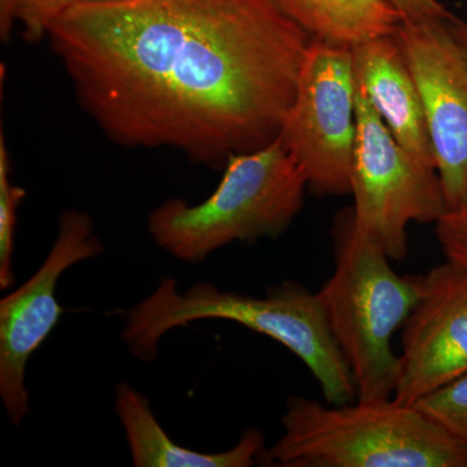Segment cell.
<instances>
[{
    "mask_svg": "<svg viewBox=\"0 0 467 467\" xmlns=\"http://www.w3.org/2000/svg\"><path fill=\"white\" fill-rule=\"evenodd\" d=\"M46 36L110 142L213 169L278 138L313 39L272 0H94Z\"/></svg>",
    "mask_w": 467,
    "mask_h": 467,
    "instance_id": "cell-1",
    "label": "cell"
},
{
    "mask_svg": "<svg viewBox=\"0 0 467 467\" xmlns=\"http://www.w3.org/2000/svg\"><path fill=\"white\" fill-rule=\"evenodd\" d=\"M204 319L235 322L282 344L308 368L327 404L358 399L355 379L318 295L297 282H282L267 288L264 296H251L223 292L204 282L180 292L175 279L164 276L150 296L126 313L121 339L135 358L150 362L169 331Z\"/></svg>",
    "mask_w": 467,
    "mask_h": 467,
    "instance_id": "cell-2",
    "label": "cell"
},
{
    "mask_svg": "<svg viewBox=\"0 0 467 467\" xmlns=\"http://www.w3.org/2000/svg\"><path fill=\"white\" fill-rule=\"evenodd\" d=\"M331 234L334 272L317 295L358 400H386L400 377L393 335L422 296L425 275H398L386 251L359 229L352 207L337 212Z\"/></svg>",
    "mask_w": 467,
    "mask_h": 467,
    "instance_id": "cell-3",
    "label": "cell"
},
{
    "mask_svg": "<svg viewBox=\"0 0 467 467\" xmlns=\"http://www.w3.org/2000/svg\"><path fill=\"white\" fill-rule=\"evenodd\" d=\"M284 434L261 457L276 467H467V445L395 399L322 404L292 396Z\"/></svg>",
    "mask_w": 467,
    "mask_h": 467,
    "instance_id": "cell-4",
    "label": "cell"
},
{
    "mask_svg": "<svg viewBox=\"0 0 467 467\" xmlns=\"http://www.w3.org/2000/svg\"><path fill=\"white\" fill-rule=\"evenodd\" d=\"M306 192L303 169L278 137L263 149L230 156L205 201L169 199L150 212L147 226L174 259L199 264L235 242L279 238L299 216Z\"/></svg>",
    "mask_w": 467,
    "mask_h": 467,
    "instance_id": "cell-5",
    "label": "cell"
},
{
    "mask_svg": "<svg viewBox=\"0 0 467 467\" xmlns=\"http://www.w3.org/2000/svg\"><path fill=\"white\" fill-rule=\"evenodd\" d=\"M358 135V84L352 48L312 39L279 140L303 169L310 192L350 193Z\"/></svg>",
    "mask_w": 467,
    "mask_h": 467,
    "instance_id": "cell-6",
    "label": "cell"
},
{
    "mask_svg": "<svg viewBox=\"0 0 467 467\" xmlns=\"http://www.w3.org/2000/svg\"><path fill=\"white\" fill-rule=\"evenodd\" d=\"M350 195L359 229L392 261L408 254L410 223L435 225L448 209L438 171L395 140L358 88Z\"/></svg>",
    "mask_w": 467,
    "mask_h": 467,
    "instance_id": "cell-7",
    "label": "cell"
},
{
    "mask_svg": "<svg viewBox=\"0 0 467 467\" xmlns=\"http://www.w3.org/2000/svg\"><path fill=\"white\" fill-rule=\"evenodd\" d=\"M103 243L94 234L86 212L66 211L58 220L57 239L32 278L0 300V398L12 425L20 426L29 413L26 386L33 353L57 327L64 308L58 304V279L70 267L95 259Z\"/></svg>",
    "mask_w": 467,
    "mask_h": 467,
    "instance_id": "cell-8",
    "label": "cell"
},
{
    "mask_svg": "<svg viewBox=\"0 0 467 467\" xmlns=\"http://www.w3.org/2000/svg\"><path fill=\"white\" fill-rule=\"evenodd\" d=\"M447 18L402 20L396 36L422 98L448 208L467 196V66Z\"/></svg>",
    "mask_w": 467,
    "mask_h": 467,
    "instance_id": "cell-9",
    "label": "cell"
},
{
    "mask_svg": "<svg viewBox=\"0 0 467 467\" xmlns=\"http://www.w3.org/2000/svg\"><path fill=\"white\" fill-rule=\"evenodd\" d=\"M402 327L400 377L392 398L414 405L467 373V270L448 261L432 267Z\"/></svg>",
    "mask_w": 467,
    "mask_h": 467,
    "instance_id": "cell-10",
    "label": "cell"
},
{
    "mask_svg": "<svg viewBox=\"0 0 467 467\" xmlns=\"http://www.w3.org/2000/svg\"><path fill=\"white\" fill-rule=\"evenodd\" d=\"M356 84L395 140L436 169L422 98L395 34L352 48Z\"/></svg>",
    "mask_w": 467,
    "mask_h": 467,
    "instance_id": "cell-11",
    "label": "cell"
},
{
    "mask_svg": "<svg viewBox=\"0 0 467 467\" xmlns=\"http://www.w3.org/2000/svg\"><path fill=\"white\" fill-rule=\"evenodd\" d=\"M115 410L125 430L131 459L137 467H250L261 462L265 435L245 430L235 447L218 453L189 450L169 438L153 416L149 399L121 382L116 386Z\"/></svg>",
    "mask_w": 467,
    "mask_h": 467,
    "instance_id": "cell-12",
    "label": "cell"
},
{
    "mask_svg": "<svg viewBox=\"0 0 467 467\" xmlns=\"http://www.w3.org/2000/svg\"><path fill=\"white\" fill-rule=\"evenodd\" d=\"M313 39L353 48L391 36L401 15L386 0H272Z\"/></svg>",
    "mask_w": 467,
    "mask_h": 467,
    "instance_id": "cell-13",
    "label": "cell"
},
{
    "mask_svg": "<svg viewBox=\"0 0 467 467\" xmlns=\"http://www.w3.org/2000/svg\"><path fill=\"white\" fill-rule=\"evenodd\" d=\"M94 0H0V36L8 42L15 24L23 26L24 38L38 42L63 12L78 3Z\"/></svg>",
    "mask_w": 467,
    "mask_h": 467,
    "instance_id": "cell-14",
    "label": "cell"
},
{
    "mask_svg": "<svg viewBox=\"0 0 467 467\" xmlns=\"http://www.w3.org/2000/svg\"><path fill=\"white\" fill-rule=\"evenodd\" d=\"M26 192L11 182V158L5 134L0 133V288L5 290L15 281L12 269L17 211Z\"/></svg>",
    "mask_w": 467,
    "mask_h": 467,
    "instance_id": "cell-15",
    "label": "cell"
},
{
    "mask_svg": "<svg viewBox=\"0 0 467 467\" xmlns=\"http://www.w3.org/2000/svg\"><path fill=\"white\" fill-rule=\"evenodd\" d=\"M414 407L467 445V373L430 392Z\"/></svg>",
    "mask_w": 467,
    "mask_h": 467,
    "instance_id": "cell-16",
    "label": "cell"
},
{
    "mask_svg": "<svg viewBox=\"0 0 467 467\" xmlns=\"http://www.w3.org/2000/svg\"><path fill=\"white\" fill-rule=\"evenodd\" d=\"M435 232L445 261L467 270V196L436 221Z\"/></svg>",
    "mask_w": 467,
    "mask_h": 467,
    "instance_id": "cell-17",
    "label": "cell"
},
{
    "mask_svg": "<svg viewBox=\"0 0 467 467\" xmlns=\"http://www.w3.org/2000/svg\"><path fill=\"white\" fill-rule=\"evenodd\" d=\"M391 5L402 20H436V18H448V11L439 0H386Z\"/></svg>",
    "mask_w": 467,
    "mask_h": 467,
    "instance_id": "cell-18",
    "label": "cell"
},
{
    "mask_svg": "<svg viewBox=\"0 0 467 467\" xmlns=\"http://www.w3.org/2000/svg\"><path fill=\"white\" fill-rule=\"evenodd\" d=\"M448 32H450L451 39L456 43L463 60L467 66V23L461 18L454 16L453 14L445 20Z\"/></svg>",
    "mask_w": 467,
    "mask_h": 467,
    "instance_id": "cell-19",
    "label": "cell"
}]
</instances>
